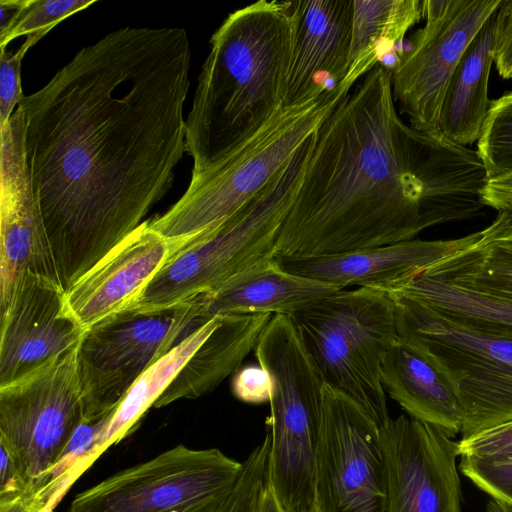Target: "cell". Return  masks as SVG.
<instances>
[{
  "label": "cell",
  "instance_id": "6da1fadb",
  "mask_svg": "<svg viewBox=\"0 0 512 512\" xmlns=\"http://www.w3.org/2000/svg\"><path fill=\"white\" fill-rule=\"evenodd\" d=\"M183 28L124 27L17 105L57 279L68 291L143 222L186 152Z\"/></svg>",
  "mask_w": 512,
  "mask_h": 512
},
{
  "label": "cell",
  "instance_id": "7a4b0ae2",
  "mask_svg": "<svg viewBox=\"0 0 512 512\" xmlns=\"http://www.w3.org/2000/svg\"><path fill=\"white\" fill-rule=\"evenodd\" d=\"M487 179L476 150L403 121L391 68L380 63L316 131L275 257L389 245L436 225L474 219L486 207Z\"/></svg>",
  "mask_w": 512,
  "mask_h": 512
},
{
  "label": "cell",
  "instance_id": "3957f363",
  "mask_svg": "<svg viewBox=\"0 0 512 512\" xmlns=\"http://www.w3.org/2000/svg\"><path fill=\"white\" fill-rule=\"evenodd\" d=\"M292 41L291 1L259 0L214 32L186 119L192 175L220 162L283 107Z\"/></svg>",
  "mask_w": 512,
  "mask_h": 512
},
{
  "label": "cell",
  "instance_id": "277c9868",
  "mask_svg": "<svg viewBox=\"0 0 512 512\" xmlns=\"http://www.w3.org/2000/svg\"><path fill=\"white\" fill-rule=\"evenodd\" d=\"M313 143L314 134L262 191L216 231L188 240L128 306L167 307L210 294L235 276L273 259Z\"/></svg>",
  "mask_w": 512,
  "mask_h": 512
},
{
  "label": "cell",
  "instance_id": "5b68a950",
  "mask_svg": "<svg viewBox=\"0 0 512 512\" xmlns=\"http://www.w3.org/2000/svg\"><path fill=\"white\" fill-rule=\"evenodd\" d=\"M271 379L267 482L286 512H316L325 382L288 315H273L255 347Z\"/></svg>",
  "mask_w": 512,
  "mask_h": 512
},
{
  "label": "cell",
  "instance_id": "8992f818",
  "mask_svg": "<svg viewBox=\"0 0 512 512\" xmlns=\"http://www.w3.org/2000/svg\"><path fill=\"white\" fill-rule=\"evenodd\" d=\"M346 96L337 91L283 106L220 162L192 175L183 196L149 227L176 240L213 233L268 185Z\"/></svg>",
  "mask_w": 512,
  "mask_h": 512
},
{
  "label": "cell",
  "instance_id": "52a82bcc",
  "mask_svg": "<svg viewBox=\"0 0 512 512\" xmlns=\"http://www.w3.org/2000/svg\"><path fill=\"white\" fill-rule=\"evenodd\" d=\"M326 385L355 402L379 427L390 417L381 368L399 338L391 295L341 290L290 315Z\"/></svg>",
  "mask_w": 512,
  "mask_h": 512
},
{
  "label": "cell",
  "instance_id": "ba28073f",
  "mask_svg": "<svg viewBox=\"0 0 512 512\" xmlns=\"http://www.w3.org/2000/svg\"><path fill=\"white\" fill-rule=\"evenodd\" d=\"M208 320L199 295L167 307L126 306L88 327L77 347L83 421L114 414L135 381Z\"/></svg>",
  "mask_w": 512,
  "mask_h": 512
},
{
  "label": "cell",
  "instance_id": "9c48e42d",
  "mask_svg": "<svg viewBox=\"0 0 512 512\" xmlns=\"http://www.w3.org/2000/svg\"><path fill=\"white\" fill-rule=\"evenodd\" d=\"M399 336L443 369L462 409L461 439L512 420V341L471 330L395 293Z\"/></svg>",
  "mask_w": 512,
  "mask_h": 512
},
{
  "label": "cell",
  "instance_id": "30bf717a",
  "mask_svg": "<svg viewBox=\"0 0 512 512\" xmlns=\"http://www.w3.org/2000/svg\"><path fill=\"white\" fill-rule=\"evenodd\" d=\"M241 469L217 448L180 444L77 494L69 512H216Z\"/></svg>",
  "mask_w": 512,
  "mask_h": 512
},
{
  "label": "cell",
  "instance_id": "8fae6325",
  "mask_svg": "<svg viewBox=\"0 0 512 512\" xmlns=\"http://www.w3.org/2000/svg\"><path fill=\"white\" fill-rule=\"evenodd\" d=\"M77 347L0 387V447L12 456L31 500L83 422Z\"/></svg>",
  "mask_w": 512,
  "mask_h": 512
},
{
  "label": "cell",
  "instance_id": "7c38bea8",
  "mask_svg": "<svg viewBox=\"0 0 512 512\" xmlns=\"http://www.w3.org/2000/svg\"><path fill=\"white\" fill-rule=\"evenodd\" d=\"M500 1H422L425 24L391 68L395 104L411 127L441 137L440 109L450 77Z\"/></svg>",
  "mask_w": 512,
  "mask_h": 512
},
{
  "label": "cell",
  "instance_id": "4fadbf2b",
  "mask_svg": "<svg viewBox=\"0 0 512 512\" xmlns=\"http://www.w3.org/2000/svg\"><path fill=\"white\" fill-rule=\"evenodd\" d=\"M385 458L380 427L325 384L316 461V512H382Z\"/></svg>",
  "mask_w": 512,
  "mask_h": 512
},
{
  "label": "cell",
  "instance_id": "5bb4252c",
  "mask_svg": "<svg viewBox=\"0 0 512 512\" xmlns=\"http://www.w3.org/2000/svg\"><path fill=\"white\" fill-rule=\"evenodd\" d=\"M385 458L382 512H462L458 442L404 415L380 427Z\"/></svg>",
  "mask_w": 512,
  "mask_h": 512
},
{
  "label": "cell",
  "instance_id": "9a60e30c",
  "mask_svg": "<svg viewBox=\"0 0 512 512\" xmlns=\"http://www.w3.org/2000/svg\"><path fill=\"white\" fill-rule=\"evenodd\" d=\"M25 127L18 106L0 127V310L27 272L58 282L27 164Z\"/></svg>",
  "mask_w": 512,
  "mask_h": 512
},
{
  "label": "cell",
  "instance_id": "2e32d148",
  "mask_svg": "<svg viewBox=\"0 0 512 512\" xmlns=\"http://www.w3.org/2000/svg\"><path fill=\"white\" fill-rule=\"evenodd\" d=\"M0 387L16 382L77 346L86 329L55 280L27 272L0 310Z\"/></svg>",
  "mask_w": 512,
  "mask_h": 512
},
{
  "label": "cell",
  "instance_id": "e0dca14e",
  "mask_svg": "<svg viewBox=\"0 0 512 512\" xmlns=\"http://www.w3.org/2000/svg\"><path fill=\"white\" fill-rule=\"evenodd\" d=\"M291 9L293 41L283 106L341 91L352 36L353 0H297Z\"/></svg>",
  "mask_w": 512,
  "mask_h": 512
},
{
  "label": "cell",
  "instance_id": "ac0fdd59",
  "mask_svg": "<svg viewBox=\"0 0 512 512\" xmlns=\"http://www.w3.org/2000/svg\"><path fill=\"white\" fill-rule=\"evenodd\" d=\"M190 239H166L144 221L68 291L73 316L87 329L133 302Z\"/></svg>",
  "mask_w": 512,
  "mask_h": 512
},
{
  "label": "cell",
  "instance_id": "d6986e66",
  "mask_svg": "<svg viewBox=\"0 0 512 512\" xmlns=\"http://www.w3.org/2000/svg\"><path fill=\"white\" fill-rule=\"evenodd\" d=\"M479 236L478 231L447 240L415 238L344 253L276 260L290 273L343 289L356 286L390 293L429 265L469 246Z\"/></svg>",
  "mask_w": 512,
  "mask_h": 512
},
{
  "label": "cell",
  "instance_id": "ffe728a7",
  "mask_svg": "<svg viewBox=\"0 0 512 512\" xmlns=\"http://www.w3.org/2000/svg\"><path fill=\"white\" fill-rule=\"evenodd\" d=\"M381 379L385 392L410 418L430 424L449 437L461 432L462 409L453 383L411 340L399 336L384 359Z\"/></svg>",
  "mask_w": 512,
  "mask_h": 512
},
{
  "label": "cell",
  "instance_id": "44dd1931",
  "mask_svg": "<svg viewBox=\"0 0 512 512\" xmlns=\"http://www.w3.org/2000/svg\"><path fill=\"white\" fill-rule=\"evenodd\" d=\"M341 290V287L290 273L274 257L235 276L213 293L204 294L205 317L250 313L290 316Z\"/></svg>",
  "mask_w": 512,
  "mask_h": 512
},
{
  "label": "cell",
  "instance_id": "7402d4cb",
  "mask_svg": "<svg viewBox=\"0 0 512 512\" xmlns=\"http://www.w3.org/2000/svg\"><path fill=\"white\" fill-rule=\"evenodd\" d=\"M272 316L269 313L221 315L217 327L153 407L162 408L180 399H196L211 392L255 350Z\"/></svg>",
  "mask_w": 512,
  "mask_h": 512
},
{
  "label": "cell",
  "instance_id": "603a6c76",
  "mask_svg": "<svg viewBox=\"0 0 512 512\" xmlns=\"http://www.w3.org/2000/svg\"><path fill=\"white\" fill-rule=\"evenodd\" d=\"M494 28L495 13L465 50L443 96L439 134L460 146L478 141L491 106L488 84L494 63Z\"/></svg>",
  "mask_w": 512,
  "mask_h": 512
},
{
  "label": "cell",
  "instance_id": "cb8c5ba5",
  "mask_svg": "<svg viewBox=\"0 0 512 512\" xmlns=\"http://www.w3.org/2000/svg\"><path fill=\"white\" fill-rule=\"evenodd\" d=\"M479 239L425 269L461 287L512 301V212H498Z\"/></svg>",
  "mask_w": 512,
  "mask_h": 512
},
{
  "label": "cell",
  "instance_id": "d4e9b609",
  "mask_svg": "<svg viewBox=\"0 0 512 512\" xmlns=\"http://www.w3.org/2000/svg\"><path fill=\"white\" fill-rule=\"evenodd\" d=\"M422 17L419 0H353L349 68L341 91L349 94Z\"/></svg>",
  "mask_w": 512,
  "mask_h": 512
},
{
  "label": "cell",
  "instance_id": "484cf974",
  "mask_svg": "<svg viewBox=\"0 0 512 512\" xmlns=\"http://www.w3.org/2000/svg\"><path fill=\"white\" fill-rule=\"evenodd\" d=\"M442 317L471 330L512 341V301L448 282L425 268L397 290Z\"/></svg>",
  "mask_w": 512,
  "mask_h": 512
},
{
  "label": "cell",
  "instance_id": "4316f807",
  "mask_svg": "<svg viewBox=\"0 0 512 512\" xmlns=\"http://www.w3.org/2000/svg\"><path fill=\"white\" fill-rule=\"evenodd\" d=\"M220 318L221 315H215L199 326L135 381L101 433L95 448L96 458L136 429L143 415L154 406L189 358L217 327Z\"/></svg>",
  "mask_w": 512,
  "mask_h": 512
},
{
  "label": "cell",
  "instance_id": "83f0119b",
  "mask_svg": "<svg viewBox=\"0 0 512 512\" xmlns=\"http://www.w3.org/2000/svg\"><path fill=\"white\" fill-rule=\"evenodd\" d=\"M476 151L488 179L512 171V90L492 100Z\"/></svg>",
  "mask_w": 512,
  "mask_h": 512
},
{
  "label": "cell",
  "instance_id": "f1b7e54d",
  "mask_svg": "<svg viewBox=\"0 0 512 512\" xmlns=\"http://www.w3.org/2000/svg\"><path fill=\"white\" fill-rule=\"evenodd\" d=\"M95 0H25L7 29L0 33V49L22 35L42 38L62 20L86 9Z\"/></svg>",
  "mask_w": 512,
  "mask_h": 512
},
{
  "label": "cell",
  "instance_id": "f546056e",
  "mask_svg": "<svg viewBox=\"0 0 512 512\" xmlns=\"http://www.w3.org/2000/svg\"><path fill=\"white\" fill-rule=\"evenodd\" d=\"M459 470L491 498L512 505V462L460 456Z\"/></svg>",
  "mask_w": 512,
  "mask_h": 512
},
{
  "label": "cell",
  "instance_id": "4dcf8cb0",
  "mask_svg": "<svg viewBox=\"0 0 512 512\" xmlns=\"http://www.w3.org/2000/svg\"><path fill=\"white\" fill-rule=\"evenodd\" d=\"M458 455L491 462H512V420L458 441Z\"/></svg>",
  "mask_w": 512,
  "mask_h": 512
},
{
  "label": "cell",
  "instance_id": "1f68e13d",
  "mask_svg": "<svg viewBox=\"0 0 512 512\" xmlns=\"http://www.w3.org/2000/svg\"><path fill=\"white\" fill-rule=\"evenodd\" d=\"M41 38L27 36L26 41L14 52L1 50L0 53V127L11 118L15 105L24 97L21 87L22 60L33 45Z\"/></svg>",
  "mask_w": 512,
  "mask_h": 512
},
{
  "label": "cell",
  "instance_id": "d6a6232c",
  "mask_svg": "<svg viewBox=\"0 0 512 512\" xmlns=\"http://www.w3.org/2000/svg\"><path fill=\"white\" fill-rule=\"evenodd\" d=\"M493 61L503 79H512V0H501L495 12Z\"/></svg>",
  "mask_w": 512,
  "mask_h": 512
},
{
  "label": "cell",
  "instance_id": "836d02e7",
  "mask_svg": "<svg viewBox=\"0 0 512 512\" xmlns=\"http://www.w3.org/2000/svg\"><path fill=\"white\" fill-rule=\"evenodd\" d=\"M232 393L240 401L261 404L270 400L271 379L260 365L239 368L232 379Z\"/></svg>",
  "mask_w": 512,
  "mask_h": 512
},
{
  "label": "cell",
  "instance_id": "e575fe53",
  "mask_svg": "<svg viewBox=\"0 0 512 512\" xmlns=\"http://www.w3.org/2000/svg\"><path fill=\"white\" fill-rule=\"evenodd\" d=\"M482 199L486 207L512 212V171L487 179Z\"/></svg>",
  "mask_w": 512,
  "mask_h": 512
},
{
  "label": "cell",
  "instance_id": "d590c367",
  "mask_svg": "<svg viewBox=\"0 0 512 512\" xmlns=\"http://www.w3.org/2000/svg\"><path fill=\"white\" fill-rule=\"evenodd\" d=\"M255 512H286L277 501L276 497L274 496V493L267 482V476H266V482L263 486V489L260 493L257 506L255 509Z\"/></svg>",
  "mask_w": 512,
  "mask_h": 512
},
{
  "label": "cell",
  "instance_id": "8d00e7d4",
  "mask_svg": "<svg viewBox=\"0 0 512 512\" xmlns=\"http://www.w3.org/2000/svg\"><path fill=\"white\" fill-rule=\"evenodd\" d=\"M25 0H1L0 1V33L4 32L18 14Z\"/></svg>",
  "mask_w": 512,
  "mask_h": 512
},
{
  "label": "cell",
  "instance_id": "74e56055",
  "mask_svg": "<svg viewBox=\"0 0 512 512\" xmlns=\"http://www.w3.org/2000/svg\"><path fill=\"white\" fill-rule=\"evenodd\" d=\"M486 512H512V505L495 498H491L486 505Z\"/></svg>",
  "mask_w": 512,
  "mask_h": 512
},
{
  "label": "cell",
  "instance_id": "f35d334b",
  "mask_svg": "<svg viewBox=\"0 0 512 512\" xmlns=\"http://www.w3.org/2000/svg\"><path fill=\"white\" fill-rule=\"evenodd\" d=\"M0 512H29V511H26V510L21 509V508H12V509H8V510H5V511H0ZM41 512H54V510L41 511Z\"/></svg>",
  "mask_w": 512,
  "mask_h": 512
}]
</instances>
